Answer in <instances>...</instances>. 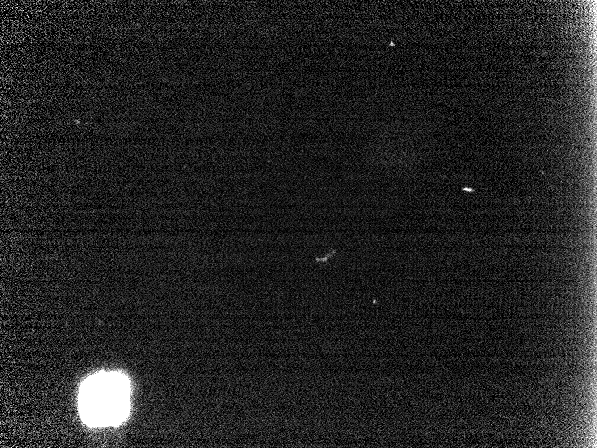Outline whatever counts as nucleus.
<instances>
[{
    "mask_svg": "<svg viewBox=\"0 0 597 448\" xmlns=\"http://www.w3.org/2000/svg\"><path fill=\"white\" fill-rule=\"evenodd\" d=\"M129 383L114 373L97 374L83 384L80 405L86 421L92 425L120 422L129 410Z\"/></svg>",
    "mask_w": 597,
    "mask_h": 448,
    "instance_id": "nucleus-1",
    "label": "nucleus"
}]
</instances>
